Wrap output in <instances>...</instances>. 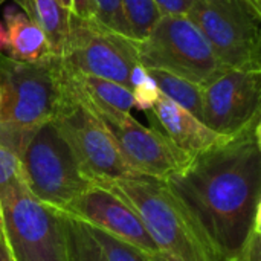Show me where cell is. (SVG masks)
<instances>
[{
	"instance_id": "6da1fadb",
	"label": "cell",
	"mask_w": 261,
	"mask_h": 261,
	"mask_svg": "<svg viewBox=\"0 0 261 261\" xmlns=\"http://www.w3.org/2000/svg\"><path fill=\"white\" fill-rule=\"evenodd\" d=\"M165 185L213 246L239 260L261 231V121L193 156Z\"/></svg>"
},
{
	"instance_id": "7a4b0ae2",
	"label": "cell",
	"mask_w": 261,
	"mask_h": 261,
	"mask_svg": "<svg viewBox=\"0 0 261 261\" xmlns=\"http://www.w3.org/2000/svg\"><path fill=\"white\" fill-rule=\"evenodd\" d=\"M0 142L18 153L26 136L52 122L70 99L66 69L54 55L21 63L0 54Z\"/></svg>"
},
{
	"instance_id": "3957f363",
	"label": "cell",
	"mask_w": 261,
	"mask_h": 261,
	"mask_svg": "<svg viewBox=\"0 0 261 261\" xmlns=\"http://www.w3.org/2000/svg\"><path fill=\"white\" fill-rule=\"evenodd\" d=\"M93 185H102L125 200L144 222L159 252L170 261H228L170 193L165 182L132 177Z\"/></svg>"
},
{
	"instance_id": "277c9868",
	"label": "cell",
	"mask_w": 261,
	"mask_h": 261,
	"mask_svg": "<svg viewBox=\"0 0 261 261\" xmlns=\"http://www.w3.org/2000/svg\"><path fill=\"white\" fill-rule=\"evenodd\" d=\"M17 154L28 191L52 208L63 210L93 185L54 122L31 132Z\"/></svg>"
},
{
	"instance_id": "5b68a950",
	"label": "cell",
	"mask_w": 261,
	"mask_h": 261,
	"mask_svg": "<svg viewBox=\"0 0 261 261\" xmlns=\"http://www.w3.org/2000/svg\"><path fill=\"white\" fill-rule=\"evenodd\" d=\"M133 44L145 69L164 70L199 86L226 70L188 15H162L151 32Z\"/></svg>"
},
{
	"instance_id": "8992f818",
	"label": "cell",
	"mask_w": 261,
	"mask_h": 261,
	"mask_svg": "<svg viewBox=\"0 0 261 261\" xmlns=\"http://www.w3.org/2000/svg\"><path fill=\"white\" fill-rule=\"evenodd\" d=\"M2 234L12 261H67L64 214L17 184L2 205Z\"/></svg>"
},
{
	"instance_id": "52a82bcc",
	"label": "cell",
	"mask_w": 261,
	"mask_h": 261,
	"mask_svg": "<svg viewBox=\"0 0 261 261\" xmlns=\"http://www.w3.org/2000/svg\"><path fill=\"white\" fill-rule=\"evenodd\" d=\"M187 15L226 69L261 70V12L248 0H194Z\"/></svg>"
},
{
	"instance_id": "ba28073f",
	"label": "cell",
	"mask_w": 261,
	"mask_h": 261,
	"mask_svg": "<svg viewBox=\"0 0 261 261\" xmlns=\"http://www.w3.org/2000/svg\"><path fill=\"white\" fill-rule=\"evenodd\" d=\"M60 58L69 72L110 80L127 89L133 70L141 64L130 38L104 28L93 18L86 20L72 14Z\"/></svg>"
},
{
	"instance_id": "9c48e42d",
	"label": "cell",
	"mask_w": 261,
	"mask_h": 261,
	"mask_svg": "<svg viewBox=\"0 0 261 261\" xmlns=\"http://www.w3.org/2000/svg\"><path fill=\"white\" fill-rule=\"evenodd\" d=\"M52 122L70 147L81 171L92 184L139 177L125 165L99 118L90 112L72 90L69 102Z\"/></svg>"
},
{
	"instance_id": "30bf717a",
	"label": "cell",
	"mask_w": 261,
	"mask_h": 261,
	"mask_svg": "<svg viewBox=\"0 0 261 261\" xmlns=\"http://www.w3.org/2000/svg\"><path fill=\"white\" fill-rule=\"evenodd\" d=\"M89 110L99 118L110 133L122 161L139 177L165 182L184 170L191 159L190 154L176 148L151 127L142 125L130 113L118 110Z\"/></svg>"
},
{
	"instance_id": "8fae6325",
	"label": "cell",
	"mask_w": 261,
	"mask_h": 261,
	"mask_svg": "<svg viewBox=\"0 0 261 261\" xmlns=\"http://www.w3.org/2000/svg\"><path fill=\"white\" fill-rule=\"evenodd\" d=\"M202 87V122L220 136H236L261 121V70L226 69Z\"/></svg>"
},
{
	"instance_id": "7c38bea8",
	"label": "cell",
	"mask_w": 261,
	"mask_h": 261,
	"mask_svg": "<svg viewBox=\"0 0 261 261\" xmlns=\"http://www.w3.org/2000/svg\"><path fill=\"white\" fill-rule=\"evenodd\" d=\"M60 211L148 255L159 252L138 213L118 194L102 185H92Z\"/></svg>"
},
{
	"instance_id": "4fadbf2b",
	"label": "cell",
	"mask_w": 261,
	"mask_h": 261,
	"mask_svg": "<svg viewBox=\"0 0 261 261\" xmlns=\"http://www.w3.org/2000/svg\"><path fill=\"white\" fill-rule=\"evenodd\" d=\"M150 127L167 138L176 148L191 158L219 144L223 138L208 128L199 118L162 93L145 112Z\"/></svg>"
},
{
	"instance_id": "5bb4252c",
	"label": "cell",
	"mask_w": 261,
	"mask_h": 261,
	"mask_svg": "<svg viewBox=\"0 0 261 261\" xmlns=\"http://www.w3.org/2000/svg\"><path fill=\"white\" fill-rule=\"evenodd\" d=\"M3 17L8 35V57L21 63H40L55 55L43 31L24 12L6 8Z\"/></svg>"
},
{
	"instance_id": "9a60e30c",
	"label": "cell",
	"mask_w": 261,
	"mask_h": 261,
	"mask_svg": "<svg viewBox=\"0 0 261 261\" xmlns=\"http://www.w3.org/2000/svg\"><path fill=\"white\" fill-rule=\"evenodd\" d=\"M66 75L72 93L89 109L118 110L125 113H130V110L135 109L130 89L115 81L69 70H66Z\"/></svg>"
},
{
	"instance_id": "2e32d148",
	"label": "cell",
	"mask_w": 261,
	"mask_h": 261,
	"mask_svg": "<svg viewBox=\"0 0 261 261\" xmlns=\"http://www.w3.org/2000/svg\"><path fill=\"white\" fill-rule=\"evenodd\" d=\"M23 12L43 31L57 57H61L70 26V12L57 0H15Z\"/></svg>"
},
{
	"instance_id": "e0dca14e",
	"label": "cell",
	"mask_w": 261,
	"mask_h": 261,
	"mask_svg": "<svg viewBox=\"0 0 261 261\" xmlns=\"http://www.w3.org/2000/svg\"><path fill=\"white\" fill-rule=\"evenodd\" d=\"M147 70L156 81L158 89L164 96H167L177 106L184 107L196 118H202V87L199 84H194L188 80H184L164 70Z\"/></svg>"
},
{
	"instance_id": "ac0fdd59",
	"label": "cell",
	"mask_w": 261,
	"mask_h": 261,
	"mask_svg": "<svg viewBox=\"0 0 261 261\" xmlns=\"http://www.w3.org/2000/svg\"><path fill=\"white\" fill-rule=\"evenodd\" d=\"M121 5L132 41L144 40L162 17L154 0H121Z\"/></svg>"
},
{
	"instance_id": "d6986e66",
	"label": "cell",
	"mask_w": 261,
	"mask_h": 261,
	"mask_svg": "<svg viewBox=\"0 0 261 261\" xmlns=\"http://www.w3.org/2000/svg\"><path fill=\"white\" fill-rule=\"evenodd\" d=\"M67 237V261H106L101 249L90 237L87 228L64 214Z\"/></svg>"
},
{
	"instance_id": "ffe728a7",
	"label": "cell",
	"mask_w": 261,
	"mask_h": 261,
	"mask_svg": "<svg viewBox=\"0 0 261 261\" xmlns=\"http://www.w3.org/2000/svg\"><path fill=\"white\" fill-rule=\"evenodd\" d=\"M84 226L87 228L90 237L95 240V243L101 249L106 261H151L148 254L136 249L135 246H132L113 236H109L96 228H92L87 225H84Z\"/></svg>"
},
{
	"instance_id": "44dd1931",
	"label": "cell",
	"mask_w": 261,
	"mask_h": 261,
	"mask_svg": "<svg viewBox=\"0 0 261 261\" xmlns=\"http://www.w3.org/2000/svg\"><path fill=\"white\" fill-rule=\"evenodd\" d=\"M23 182L20 159L18 154L0 142V240H3L2 234V205L6 194L17 185Z\"/></svg>"
},
{
	"instance_id": "7402d4cb",
	"label": "cell",
	"mask_w": 261,
	"mask_h": 261,
	"mask_svg": "<svg viewBox=\"0 0 261 261\" xmlns=\"http://www.w3.org/2000/svg\"><path fill=\"white\" fill-rule=\"evenodd\" d=\"M130 90H132V95H133L135 109H138V110H141L144 113L148 109H151V106L156 102V99L161 95L156 81L151 78L148 70L141 64L133 70Z\"/></svg>"
},
{
	"instance_id": "603a6c76",
	"label": "cell",
	"mask_w": 261,
	"mask_h": 261,
	"mask_svg": "<svg viewBox=\"0 0 261 261\" xmlns=\"http://www.w3.org/2000/svg\"><path fill=\"white\" fill-rule=\"evenodd\" d=\"M93 2V20L104 28L130 38V32L124 18L121 0H92Z\"/></svg>"
},
{
	"instance_id": "cb8c5ba5",
	"label": "cell",
	"mask_w": 261,
	"mask_h": 261,
	"mask_svg": "<svg viewBox=\"0 0 261 261\" xmlns=\"http://www.w3.org/2000/svg\"><path fill=\"white\" fill-rule=\"evenodd\" d=\"M162 15H187L194 0H154Z\"/></svg>"
},
{
	"instance_id": "d4e9b609",
	"label": "cell",
	"mask_w": 261,
	"mask_h": 261,
	"mask_svg": "<svg viewBox=\"0 0 261 261\" xmlns=\"http://www.w3.org/2000/svg\"><path fill=\"white\" fill-rule=\"evenodd\" d=\"M57 2H60L72 15H76L80 18L92 20L95 15L92 0H57Z\"/></svg>"
},
{
	"instance_id": "484cf974",
	"label": "cell",
	"mask_w": 261,
	"mask_h": 261,
	"mask_svg": "<svg viewBox=\"0 0 261 261\" xmlns=\"http://www.w3.org/2000/svg\"><path fill=\"white\" fill-rule=\"evenodd\" d=\"M0 261H12L5 240H0Z\"/></svg>"
},
{
	"instance_id": "4316f807",
	"label": "cell",
	"mask_w": 261,
	"mask_h": 261,
	"mask_svg": "<svg viewBox=\"0 0 261 261\" xmlns=\"http://www.w3.org/2000/svg\"><path fill=\"white\" fill-rule=\"evenodd\" d=\"M6 49H8V35H6V29L0 23V52Z\"/></svg>"
},
{
	"instance_id": "83f0119b",
	"label": "cell",
	"mask_w": 261,
	"mask_h": 261,
	"mask_svg": "<svg viewBox=\"0 0 261 261\" xmlns=\"http://www.w3.org/2000/svg\"><path fill=\"white\" fill-rule=\"evenodd\" d=\"M150 257V260L151 261H170L162 252H156V254H150L148 255Z\"/></svg>"
},
{
	"instance_id": "f1b7e54d",
	"label": "cell",
	"mask_w": 261,
	"mask_h": 261,
	"mask_svg": "<svg viewBox=\"0 0 261 261\" xmlns=\"http://www.w3.org/2000/svg\"><path fill=\"white\" fill-rule=\"evenodd\" d=\"M248 2H249L258 12H261V0H248Z\"/></svg>"
},
{
	"instance_id": "f546056e",
	"label": "cell",
	"mask_w": 261,
	"mask_h": 261,
	"mask_svg": "<svg viewBox=\"0 0 261 261\" xmlns=\"http://www.w3.org/2000/svg\"><path fill=\"white\" fill-rule=\"evenodd\" d=\"M0 106H2V90H0Z\"/></svg>"
},
{
	"instance_id": "4dcf8cb0",
	"label": "cell",
	"mask_w": 261,
	"mask_h": 261,
	"mask_svg": "<svg viewBox=\"0 0 261 261\" xmlns=\"http://www.w3.org/2000/svg\"><path fill=\"white\" fill-rule=\"evenodd\" d=\"M3 2H6V0H0V5H2V3H3Z\"/></svg>"
}]
</instances>
